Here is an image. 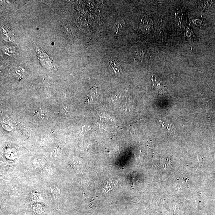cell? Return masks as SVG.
Returning <instances> with one entry per match:
<instances>
[{
  "instance_id": "cell-1",
  "label": "cell",
  "mask_w": 215,
  "mask_h": 215,
  "mask_svg": "<svg viewBox=\"0 0 215 215\" xmlns=\"http://www.w3.org/2000/svg\"><path fill=\"white\" fill-rule=\"evenodd\" d=\"M36 51L37 52L38 57L43 66L47 69L51 68L52 66V61L51 60L47 54L41 50L40 48L37 46Z\"/></svg>"
},
{
  "instance_id": "cell-2",
  "label": "cell",
  "mask_w": 215,
  "mask_h": 215,
  "mask_svg": "<svg viewBox=\"0 0 215 215\" xmlns=\"http://www.w3.org/2000/svg\"><path fill=\"white\" fill-rule=\"evenodd\" d=\"M109 65L112 74L117 75L122 72V68L120 62L116 58H112L109 59Z\"/></svg>"
},
{
  "instance_id": "cell-3",
  "label": "cell",
  "mask_w": 215,
  "mask_h": 215,
  "mask_svg": "<svg viewBox=\"0 0 215 215\" xmlns=\"http://www.w3.org/2000/svg\"><path fill=\"white\" fill-rule=\"evenodd\" d=\"M125 22L122 18L116 20L113 26V31L116 34H122L124 30Z\"/></svg>"
},
{
  "instance_id": "cell-4",
  "label": "cell",
  "mask_w": 215,
  "mask_h": 215,
  "mask_svg": "<svg viewBox=\"0 0 215 215\" xmlns=\"http://www.w3.org/2000/svg\"><path fill=\"white\" fill-rule=\"evenodd\" d=\"M152 81L154 88L159 92L160 93H163L165 91V86H164L162 81H160L159 79V80L156 77L154 78L152 77Z\"/></svg>"
},
{
  "instance_id": "cell-5",
  "label": "cell",
  "mask_w": 215,
  "mask_h": 215,
  "mask_svg": "<svg viewBox=\"0 0 215 215\" xmlns=\"http://www.w3.org/2000/svg\"><path fill=\"white\" fill-rule=\"evenodd\" d=\"M149 52L146 50H138L136 52V59L140 63L148 59Z\"/></svg>"
},
{
  "instance_id": "cell-6",
  "label": "cell",
  "mask_w": 215,
  "mask_h": 215,
  "mask_svg": "<svg viewBox=\"0 0 215 215\" xmlns=\"http://www.w3.org/2000/svg\"><path fill=\"white\" fill-rule=\"evenodd\" d=\"M117 183V182L116 181H115L114 180H111L110 181H109L107 183V184L104 187V188L103 189V193H107L109 191L112 189L114 187L116 184Z\"/></svg>"
},
{
  "instance_id": "cell-7",
  "label": "cell",
  "mask_w": 215,
  "mask_h": 215,
  "mask_svg": "<svg viewBox=\"0 0 215 215\" xmlns=\"http://www.w3.org/2000/svg\"><path fill=\"white\" fill-rule=\"evenodd\" d=\"M2 126L5 129L7 130H12L13 125L11 122L8 120H5L2 122Z\"/></svg>"
},
{
  "instance_id": "cell-8",
  "label": "cell",
  "mask_w": 215,
  "mask_h": 215,
  "mask_svg": "<svg viewBox=\"0 0 215 215\" xmlns=\"http://www.w3.org/2000/svg\"><path fill=\"white\" fill-rule=\"evenodd\" d=\"M59 190L57 187H50V193L54 198L59 195Z\"/></svg>"
}]
</instances>
